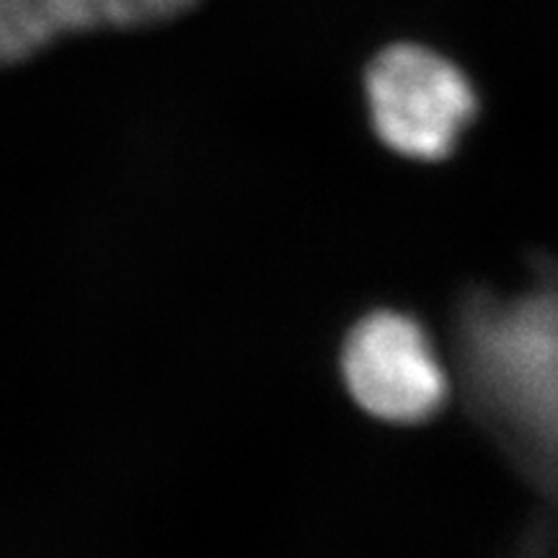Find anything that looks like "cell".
<instances>
[{
	"instance_id": "obj_1",
	"label": "cell",
	"mask_w": 558,
	"mask_h": 558,
	"mask_svg": "<svg viewBox=\"0 0 558 558\" xmlns=\"http://www.w3.org/2000/svg\"><path fill=\"white\" fill-rule=\"evenodd\" d=\"M469 354L501 429L535 463L558 469V275L512 303L473 308Z\"/></svg>"
},
{
	"instance_id": "obj_2",
	"label": "cell",
	"mask_w": 558,
	"mask_h": 558,
	"mask_svg": "<svg viewBox=\"0 0 558 558\" xmlns=\"http://www.w3.org/2000/svg\"><path fill=\"white\" fill-rule=\"evenodd\" d=\"M365 96L380 143L424 163L448 158L478 114L469 75L418 41H396L375 54L365 73Z\"/></svg>"
},
{
	"instance_id": "obj_3",
	"label": "cell",
	"mask_w": 558,
	"mask_h": 558,
	"mask_svg": "<svg viewBox=\"0 0 558 558\" xmlns=\"http://www.w3.org/2000/svg\"><path fill=\"white\" fill-rule=\"evenodd\" d=\"M344 378L373 416L411 424L439 409L448 393L427 333L401 313H373L344 347Z\"/></svg>"
},
{
	"instance_id": "obj_4",
	"label": "cell",
	"mask_w": 558,
	"mask_h": 558,
	"mask_svg": "<svg viewBox=\"0 0 558 558\" xmlns=\"http://www.w3.org/2000/svg\"><path fill=\"white\" fill-rule=\"evenodd\" d=\"M199 0H0V58L24 62L62 34L145 29L194 9Z\"/></svg>"
}]
</instances>
